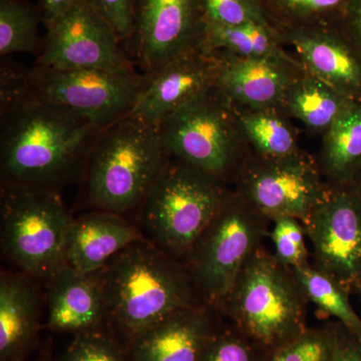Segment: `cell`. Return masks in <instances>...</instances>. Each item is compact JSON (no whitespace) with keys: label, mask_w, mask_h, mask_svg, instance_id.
Instances as JSON below:
<instances>
[{"label":"cell","mask_w":361,"mask_h":361,"mask_svg":"<svg viewBox=\"0 0 361 361\" xmlns=\"http://www.w3.org/2000/svg\"><path fill=\"white\" fill-rule=\"evenodd\" d=\"M204 26L200 0H137L130 44L142 73L200 47Z\"/></svg>","instance_id":"5bb4252c"},{"label":"cell","mask_w":361,"mask_h":361,"mask_svg":"<svg viewBox=\"0 0 361 361\" xmlns=\"http://www.w3.org/2000/svg\"><path fill=\"white\" fill-rule=\"evenodd\" d=\"M108 21L123 44L130 42L135 32L137 0H89Z\"/></svg>","instance_id":"d6a6232c"},{"label":"cell","mask_w":361,"mask_h":361,"mask_svg":"<svg viewBox=\"0 0 361 361\" xmlns=\"http://www.w3.org/2000/svg\"><path fill=\"white\" fill-rule=\"evenodd\" d=\"M327 361H361V337L349 341L334 327V345Z\"/></svg>","instance_id":"836d02e7"},{"label":"cell","mask_w":361,"mask_h":361,"mask_svg":"<svg viewBox=\"0 0 361 361\" xmlns=\"http://www.w3.org/2000/svg\"><path fill=\"white\" fill-rule=\"evenodd\" d=\"M313 265L348 290L361 284V195L353 185L331 186L302 221Z\"/></svg>","instance_id":"8fae6325"},{"label":"cell","mask_w":361,"mask_h":361,"mask_svg":"<svg viewBox=\"0 0 361 361\" xmlns=\"http://www.w3.org/2000/svg\"><path fill=\"white\" fill-rule=\"evenodd\" d=\"M269 222L238 192L230 190L185 260L204 302L223 308L247 261L262 247Z\"/></svg>","instance_id":"ba28073f"},{"label":"cell","mask_w":361,"mask_h":361,"mask_svg":"<svg viewBox=\"0 0 361 361\" xmlns=\"http://www.w3.org/2000/svg\"><path fill=\"white\" fill-rule=\"evenodd\" d=\"M0 217L2 251L21 272L47 281L65 264L73 217L59 191L1 186Z\"/></svg>","instance_id":"52a82bcc"},{"label":"cell","mask_w":361,"mask_h":361,"mask_svg":"<svg viewBox=\"0 0 361 361\" xmlns=\"http://www.w3.org/2000/svg\"><path fill=\"white\" fill-rule=\"evenodd\" d=\"M216 308L207 303L185 308L142 332L127 346L130 361H200L217 330Z\"/></svg>","instance_id":"e0dca14e"},{"label":"cell","mask_w":361,"mask_h":361,"mask_svg":"<svg viewBox=\"0 0 361 361\" xmlns=\"http://www.w3.org/2000/svg\"><path fill=\"white\" fill-rule=\"evenodd\" d=\"M202 47L207 51L238 59L292 58L273 26H224L206 23Z\"/></svg>","instance_id":"cb8c5ba5"},{"label":"cell","mask_w":361,"mask_h":361,"mask_svg":"<svg viewBox=\"0 0 361 361\" xmlns=\"http://www.w3.org/2000/svg\"><path fill=\"white\" fill-rule=\"evenodd\" d=\"M272 222L269 235L274 246L275 258L291 269L310 264L302 222L293 217H279Z\"/></svg>","instance_id":"f546056e"},{"label":"cell","mask_w":361,"mask_h":361,"mask_svg":"<svg viewBox=\"0 0 361 361\" xmlns=\"http://www.w3.org/2000/svg\"><path fill=\"white\" fill-rule=\"evenodd\" d=\"M353 102L303 68L285 92L280 109L310 132L323 135Z\"/></svg>","instance_id":"7402d4cb"},{"label":"cell","mask_w":361,"mask_h":361,"mask_svg":"<svg viewBox=\"0 0 361 361\" xmlns=\"http://www.w3.org/2000/svg\"><path fill=\"white\" fill-rule=\"evenodd\" d=\"M123 47L108 21L89 0H82L47 28L35 66L59 71L135 66Z\"/></svg>","instance_id":"7c38bea8"},{"label":"cell","mask_w":361,"mask_h":361,"mask_svg":"<svg viewBox=\"0 0 361 361\" xmlns=\"http://www.w3.org/2000/svg\"><path fill=\"white\" fill-rule=\"evenodd\" d=\"M217 54L221 59L218 87L232 106L249 110L280 108L289 85L304 68L296 56L238 59Z\"/></svg>","instance_id":"2e32d148"},{"label":"cell","mask_w":361,"mask_h":361,"mask_svg":"<svg viewBox=\"0 0 361 361\" xmlns=\"http://www.w3.org/2000/svg\"><path fill=\"white\" fill-rule=\"evenodd\" d=\"M292 271L308 302L315 304L323 312L336 318L344 329L361 337L360 318L349 303L348 290L337 280L310 263Z\"/></svg>","instance_id":"484cf974"},{"label":"cell","mask_w":361,"mask_h":361,"mask_svg":"<svg viewBox=\"0 0 361 361\" xmlns=\"http://www.w3.org/2000/svg\"><path fill=\"white\" fill-rule=\"evenodd\" d=\"M331 186H349L361 170V101L353 102L322 135L317 161Z\"/></svg>","instance_id":"44dd1931"},{"label":"cell","mask_w":361,"mask_h":361,"mask_svg":"<svg viewBox=\"0 0 361 361\" xmlns=\"http://www.w3.org/2000/svg\"><path fill=\"white\" fill-rule=\"evenodd\" d=\"M334 339V327L307 329L268 355L266 361H327Z\"/></svg>","instance_id":"4dcf8cb0"},{"label":"cell","mask_w":361,"mask_h":361,"mask_svg":"<svg viewBox=\"0 0 361 361\" xmlns=\"http://www.w3.org/2000/svg\"><path fill=\"white\" fill-rule=\"evenodd\" d=\"M146 238L120 214L94 210L71 221L65 248V264L84 274L103 269L116 254Z\"/></svg>","instance_id":"d6986e66"},{"label":"cell","mask_w":361,"mask_h":361,"mask_svg":"<svg viewBox=\"0 0 361 361\" xmlns=\"http://www.w3.org/2000/svg\"><path fill=\"white\" fill-rule=\"evenodd\" d=\"M169 157L158 128L126 116L97 133L80 178L94 210L141 208Z\"/></svg>","instance_id":"3957f363"},{"label":"cell","mask_w":361,"mask_h":361,"mask_svg":"<svg viewBox=\"0 0 361 361\" xmlns=\"http://www.w3.org/2000/svg\"><path fill=\"white\" fill-rule=\"evenodd\" d=\"M267 353L235 327L218 326L200 361H266Z\"/></svg>","instance_id":"1f68e13d"},{"label":"cell","mask_w":361,"mask_h":361,"mask_svg":"<svg viewBox=\"0 0 361 361\" xmlns=\"http://www.w3.org/2000/svg\"><path fill=\"white\" fill-rule=\"evenodd\" d=\"M47 281V329L75 336L106 329V301L97 273L84 274L63 264Z\"/></svg>","instance_id":"ac0fdd59"},{"label":"cell","mask_w":361,"mask_h":361,"mask_svg":"<svg viewBox=\"0 0 361 361\" xmlns=\"http://www.w3.org/2000/svg\"><path fill=\"white\" fill-rule=\"evenodd\" d=\"M58 361H130L128 348L108 329L75 334Z\"/></svg>","instance_id":"83f0119b"},{"label":"cell","mask_w":361,"mask_h":361,"mask_svg":"<svg viewBox=\"0 0 361 361\" xmlns=\"http://www.w3.org/2000/svg\"><path fill=\"white\" fill-rule=\"evenodd\" d=\"M82 0H39L45 30Z\"/></svg>","instance_id":"d590c367"},{"label":"cell","mask_w":361,"mask_h":361,"mask_svg":"<svg viewBox=\"0 0 361 361\" xmlns=\"http://www.w3.org/2000/svg\"><path fill=\"white\" fill-rule=\"evenodd\" d=\"M221 59L202 45L170 59L146 75L129 115L159 128L164 121L218 87Z\"/></svg>","instance_id":"4fadbf2b"},{"label":"cell","mask_w":361,"mask_h":361,"mask_svg":"<svg viewBox=\"0 0 361 361\" xmlns=\"http://www.w3.org/2000/svg\"><path fill=\"white\" fill-rule=\"evenodd\" d=\"M341 26L361 56V0H351Z\"/></svg>","instance_id":"e575fe53"},{"label":"cell","mask_w":361,"mask_h":361,"mask_svg":"<svg viewBox=\"0 0 361 361\" xmlns=\"http://www.w3.org/2000/svg\"><path fill=\"white\" fill-rule=\"evenodd\" d=\"M232 106L252 153L266 158H283L302 152L297 130L281 109L249 110Z\"/></svg>","instance_id":"603a6c76"},{"label":"cell","mask_w":361,"mask_h":361,"mask_svg":"<svg viewBox=\"0 0 361 361\" xmlns=\"http://www.w3.org/2000/svg\"><path fill=\"white\" fill-rule=\"evenodd\" d=\"M33 361H58L52 360L51 356L49 355H44L40 356V357L37 358V360Z\"/></svg>","instance_id":"74e56055"},{"label":"cell","mask_w":361,"mask_h":361,"mask_svg":"<svg viewBox=\"0 0 361 361\" xmlns=\"http://www.w3.org/2000/svg\"><path fill=\"white\" fill-rule=\"evenodd\" d=\"M30 276L2 272L0 278V361H25L40 329L39 296Z\"/></svg>","instance_id":"ffe728a7"},{"label":"cell","mask_w":361,"mask_h":361,"mask_svg":"<svg viewBox=\"0 0 361 361\" xmlns=\"http://www.w3.org/2000/svg\"><path fill=\"white\" fill-rule=\"evenodd\" d=\"M204 23L236 26H272L266 16L262 0H200Z\"/></svg>","instance_id":"f1b7e54d"},{"label":"cell","mask_w":361,"mask_h":361,"mask_svg":"<svg viewBox=\"0 0 361 361\" xmlns=\"http://www.w3.org/2000/svg\"><path fill=\"white\" fill-rule=\"evenodd\" d=\"M262 1H263V0H262Z\"/></svg>","instance_id":"f35d334b"},{"label":"cell","mask_w":361,"mask_h":361,"mask_svg":"<svg viewBox=\"0 0 361 361\" xmlns=\"http://www.w3.org/2000/svg\"><path fill=\"white\" fill-rule=\"evenodd\" d=\"M234 183L235 191L270 221L293 217L302 222L331 188L317 161L304 151L283 158L251 152Z\"/></svg>","instance_id":"30bf717a"},{"label":"cell","mask_w":361,"mask_h":361,"mask_svg":"<svg viewBox=\"0 0 361 361\" xmlns=\"http://www.w3.org/2000/svg\"><path fill=\"white\" fill-rule=\"evenodd\" d=\"M1 186L59 191L80 177L99 127L89 118L37 99L23 68L1 66Z\"/></svg>","instance_id":"6da1fadb"},{"label":"cell","mask_w":361,"mask_h":361,"mask_svg":"<svg viewBox=\"0 0 361 361\" xmlns=\"http://www.w3.org/2000/svg\"><path fill=\"white\" fill-rule=\"evenodd\" d=\"M304 68L353 101H361V56L341 25L280 32Z\"/></svg>","instance_id":"9a60e30c"},{"label":"cell","mask_w":361,"mask_h":361,"mask_svg":"<svg viewBox=\"0 0 361 361\" xmlns=\"http://www.w3.org/2000/svg\"><path fill=\"white\" fill-rule=\"evenodd\" d=\"M103 286L106 329L123 345L202 300L186 266L145 238L97 272Z\"/></svg>","instance_id":"7a4b0ae2"},{"label":"cell","mask_w":361,"mask_h":361,"mask_svg":"<svg viewBox=\"0 0 361 361\" xmlns=\"http://www.w3.org/2000/svg\"><path fill=\"white\" fill-rule=\"evenodd\" d=\"M351 0H263L266 16L278 30L341 25Z\"/></svg>","instance_id":"d4e9b609"},{"label":"cell","mask_w":361,"mask_h":361,"mask_svg":"<svg viewBox=\"0 0 361 361\" xmlns=\"http://www.w3.org/2000/svg\"><path fill=\"white\" fill-rule=\"evenodd\" d=\"M229 192L219 180L170 156L140 208L142 224L159 248L186 260Z\"/></svg>","instance_id":"5b68a950"},{"label":"cell","mask_w":361,"mask_h":361,"mask_svg":"<svg viewBox=\"0 0 361 361\" xmlns=\"http://www.w3.org/2000/svg\"><path fill=\"white\" fill-rule=\"evenodd\" d=\"M40 23L44 25L39 4L26 0H0V56L39 51Z\"/></svg>","instance_id":"4316f807"},{"label":"cell","mask_w":361,"mask_h":361,"mask_svg":"<svg viewBox=\"0 0 361 361\" xmlns=\"http://www.w3.org/2000/svg\"><path fill=\"white\" fill-rule=\"evenodd\" d=\"M28 89L40 101L104 128L129 115L146 82L135 66L123 68H23Z\"/></svg>","instance_id":"9c48e42d"},{"label":"cell","mask_w":361,"mask_h":361,"mask_svg":"<svg viewBox=\"0 0 361 361\" xmlns=\"http://www.w3.org/2000/svg\"><path fill=\"white\" fill-rule=\"evenodd\" d=\"M353 183H355V188L361 195V170L360 171V173H358L357 176H356L355 182Z\"/></svg>","instance_id":"8d00e7d4"},{"label":"cell","mask_w":361,"mask_h":361,"mask_svg":"<svg viewBox=\"0 0 361 361\" xmlns=\"http://www.w3.org/2000/svg\"><path fill=\"white\" fill-rule=\"evenodd\" d=\"M307 302L291 268L260 247L247 261L223 310L233 327L270 355L308 329Z\"/></svg>","instance_id":"277c9868"},{"label":"cell","mask_w":361,"mask_h":361,"mask_svg":"<svg viewBox=\"0 0 361 361\" xmlns=\"http://www.w3.org/2000/svg\"><path fill=\"white\" fill-rule=\"evenodd\" d=\"M169 155L222 184L235 182L251 154L231 103L215 87L159 126Z\"/></svg>","instance_id":"8992f818"}]
</instances>
